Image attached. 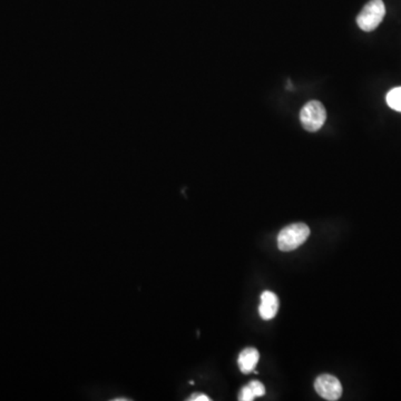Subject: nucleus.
<instances>
[{
	"mask_svg": "<svg viewBox=\"0 0 401 401\" xmlns=\"http://www.w3.org/2000/svg\"><path fill=\"white\" fill-rule=\"evenodd\" d=\"M310 235V229L305 223H295L281 230L278 235V248L283 252H290L299 248Z\"/></svg>",
	"mask_w": 401,
	"mask_h": 401,
	"instance_id": "nucleus-1",
	"label": "nucleus"
},
{
	"mask_svg": "<svg viewBox=\"0 0 401 401\" xmlns=\"http://www.w3.org/2000/svg\"><path fill=\"white\" fill-rule=\"evenodd\" d=\"M385 7L383 0H370L358 15L357 24L363 32H373L385 18Z\"/></svg>",
	"mask_w": 401,
	"mask_h": 401,
	"instance_id": "nucleus-2",
	"label": "nucleus"
},
{
	"mask_svg": "<svg viewBox=\"0 0 401 401\" xmlns=\"http://www.w3.org/2000/svg\"><path fill=\"white\" fill-rule=\"evenodd\" d=\"M327 120L326 108L319 101L307 102L300 112V120L307 132H318Z\"/></svg>",
	"mask_w": 401,
	"mask_h": 401,
	"instance_id": "nucleus-3",
	"label": "nucleus"
},
{
	"mask_svg": "<svg viewBox=\"0 0 401 401\" xmlns=\"http://www.w3.org/2000/svg\"><path fill=\"white\" fill-rule=\"evenodd\" d=\"M315 389L319 396L330 401L340 399L342 395L341 383L332 375H319L315 381Z\"/></svg>",
	"mask_w": 401,
	"mask_h": 401,
	"instance_id": "nucleus-4",
	"label": "nucleus"
},
{
	"mask_svg": "<svg viewBox=\"0 0 401 401\" xmlns=\"http://www.w3.org/2000/svg\"><path fill=\"white\" fill-rule=\"evenodd\" d=\"M279 311V298L272 291H264L261 295V303L259 313L264 320H271Z\"/></svg>",
	"mask_w": 401,
	"mask_h": 401,
	"instance_id": "nucleus-5",
	"label": "nucleus"
},
{
	"mask_svg": "<svg viewBox=\"0 0 401 401\" xmlns=\"http://www.w3.org/2000/svg\"><path fill=\"white\" fill-rule=\"evenodd\" d=\"M259 360H260V354L256 348H247L242 350L237 358V363H239L241 373H252L253 370L256 369Z\"/></svg>",
	"mask_w": 401,
	"mask_h": 401,
	"instance_id": "nucleus-6",
	"label": "nucleus"
},
{
	"mask_svg": "<svg viewBox=\"0 0 401 401\" xmlns=\"http://www.w3.org/2000/svg\"><path fill=\"white\" fill-rule=\"evenodd\" d=\"M385 101L390 108L401 113V87H396L389 91Z\"/></svg>",
	"mask_w": 401,
	"mask_h": 401,
	"instance_id": "nucleus-7",
	"label": "nucleus"
},
{
	"mask_svg": "<svg viewBox=\"0 0 401 401\" xmlns=\"http://www.w3.org/2000/svg\"><path fill=\"white\" fill-rule=\"evenodd\" d=\"M249 387H250L253 395L256 397H262L266 395V387H264V383H260L259 380L251 381L249 383Z\"/></svg>",
	"mask_w": 401,
	"mask_h": 401,
	"instance_id": "nucleus-8",
	"label": "nucleus"
},
{
	"mask_svg": "<svg viewBox=\"0 0 401 401\" xmlns=\"http://www.w3.org/2000/svg\"><path fill=\"white\" fill-rule=\"evenodd\" d=\"M256 396L253 395L252 390H251L250 387L247 385V387H243L240 391V397H239V400L241 401H252L254 400Z\"/></svg>",
	"mask_w": 401,
	"mask_h": 401,
	"instance_id": "nucleus-9",
	"label": "nucleus"
},
{
	"mask_svg": "<svg viewBox=\"0 0 401 401\" xmlns=\"http://www.w3.org/2000/svg\"><path fill=\"white\" fill-rule=\"evenodd\" d=\"M190 401H210L211 399L209 397L204 395V393H193L191 398H188Z\"/></svg>",
	"mask_w": 401,
	"mask_h": 401,
	"instance_id": "nucleus-10",
	"label": "nucleus"
}]
</instances>
